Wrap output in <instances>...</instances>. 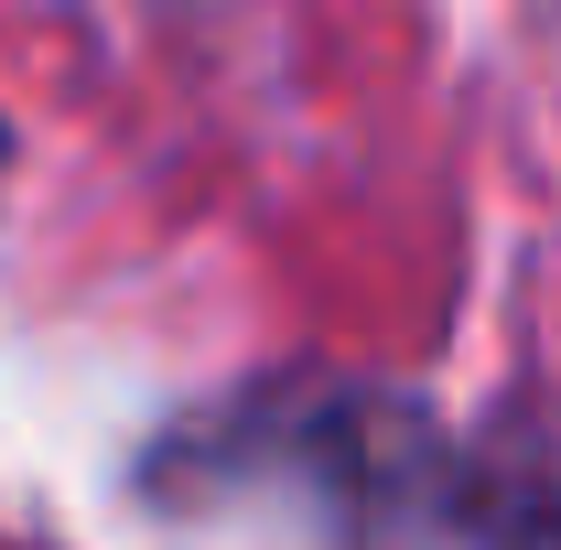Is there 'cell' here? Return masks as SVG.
Returning a JSON list of instances; mask_svg holds the SVG:
<instances>
[{"instance_id": "cell-1", "label": "cell", "mask_w": 561, "mask_h": 550, "mask_svg": "<svg viewBox=\"0 0 561 550\" xmlns=\"http://www.w3.org/2000/svg\"><path fill=\"white\" fill-rule=\"evenodd\" d=\"M206 465H238V475H335L346 496H335V518H367V529H432L421 518V496H400V475L432 485L465 529H529L518 507H496V496H476L465 485V465L432 443V421L400 411V400H356V389H335V400H302V389H260L238 421H216L206 432Z\"/></svg>"}]
</instances>
